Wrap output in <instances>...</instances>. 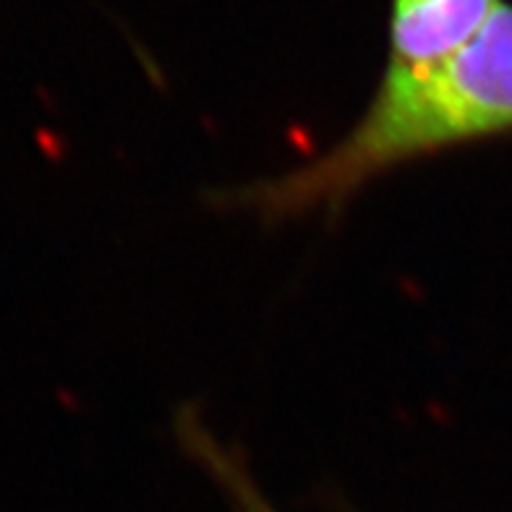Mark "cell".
Here are the masks:
<instances>
[{
  "label": "cell",
  "instance_id": "cell-1",
  "mask_svg": "<svg viewBox=\"0 0 512 512\" xmlns=\"http://www.w3.org/2000/svg\"><path fill=\"white\" fill-rule=\"evenodd\" d=\"M512 134V3L463 50L421 71L384 68L366 110L327 152L220 194L264 223L337 215L358 191L421 157Z\"/></svg>",
  "mask_w": 512,
  "mask_h": 512
},
{
  "label": "cell",
  "instance_id": "cell-2",
  "mask_svg": "<svg viewBox=\"0 0 512 512\" xmlns=\"http://www.w3.org/2000/svg\"><path fill=\"white\" fill-rule=\"evenodd\" d=\"M505 0H392L387 68L421 71L463 50Z\"/></svg>",
  "mask_w": 512,
  "mask_h": 512
},
{
  "label": "cell",
  "instance_id": "cell-3",
  "mask_svg": "<svg viewBox=\"0 0 512 512\" xmlns=\"http://www.w3.org/2000/svg\"><path fill=\"white\" fill-rule=\"evenodd\" d=\"M176 437L183 452L202 465V471L215 481L217 489L225 494L228 505L236 512H277L272 502L256 486L254 476L246 468L236 450L225 447L215 432L204 424L194 405H186L176 413Z\"/></svg>",
  "mask_w": 512,
  "mask_h": 512
}]
</instances>
